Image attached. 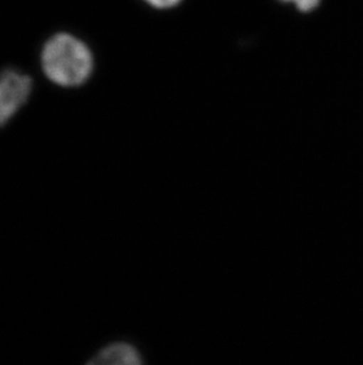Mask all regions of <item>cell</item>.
Returning a JSON list of instances; mask_svg holds the SVG:
<instances>
[{
	"mask_svg": "<svg viewBox=\"0 0 363 365\" xmlns=\"http://www.w3.org/2000/svg\"><path fill=\"white\" fill-rule=\"evenodd\" d=\"M41 66L56 86L78 88L93 75L95 58L85 41L69 32H58L43 45Z\"/></svg>",
	"mask_w": 363,
	"mask_h": 365,
	"instance_id": "cell-1",
	"label": "cell"
},
{
	"mask_svg": "<svg viewBox=\"0 0 363 365\" xmlns=\"http://www.w3.org/2000/svg\"><path fill=\"white\" fill-rule=\"evenodd\" d=\"M33 84L30 75L16 68L0 71V129L28 103L33 91Z\"/></svg>",
	"mask_w": 363,
	"mask_h": 365,
	"instance_id": "cell-2",
	"label": "cell"
},
{
	"mask_svg": "<svg viewBox=\"0 0 363 365\" xmlns=\"http://www.w3.org/2000/svg\"><path fill=\"white\" fill-rule=\"evenodd\" d=\"M90 364L138 365L143 363L141 352L127 341H116L102 349L90 359Z\"/></svg>",
	"mask_w": 363,
	"mask_h": 365,
	"instance_id": "cell-3",
	"label": "cell"
},
{
	"mask_svg": "<svg viewBox=\"0 0 363 365\" xmlns=\"http://www.w3.org/2000/svg\"><path fill=\"white\" fill-rule=\"evenodd\" d=\"M282 1L294 3L301 12H310L320 4V0H282Z\"/></svg>",
	"mask_w": 363,
	"mask_h": 365,
	"instance_id": "cell-4",
	"label": "cell"
},
{
	"mask_svg": "<svg viewBox=\"0 0 363 365\" xmlns=\"http://www.w3.org/2000/svg\"><path fill=\"white\" fill-rule=\"evenodd\" d=\"M144 1L157 9H168V7L176 6L177 4L181 3V0H144Z\"/></svg>",
	"mask_w": 363,
	"mask_h": 365,
	"instance_id": "cell-5",
	"label": "cell"
}]
</instances>
